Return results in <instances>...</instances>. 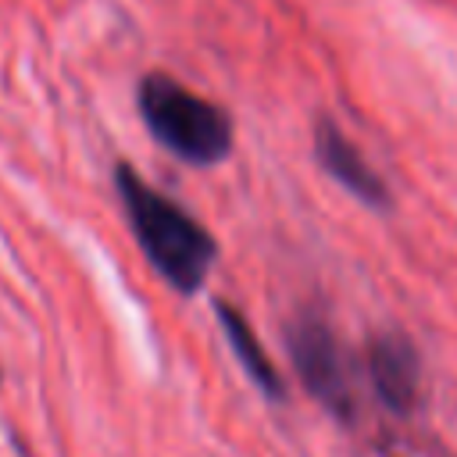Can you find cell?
<instances>
[{
  "label": "cell",
  "mask_w": 457,
  "mask_h": 457,
  "mask_svg": "<svg viewBox=\"0 0 457 457\" xmlns=\"http://www.w3.org/2000/svg\"><path fill=\"white\" fill-rule=\"evenodd\" d=\"M368 375H371L378 400L389 411L403 414L414 407L421 364H418V350L411 346L407 336H396V332L371 336L368 339Z\"/></svg>",
  "instance_id": "obj_4"
},
{
  "label": "cell",
  "mask_w": 457,
  "mask_h": 457,
  "mask_svg": "<svg viewBox=\"0 0 457 457\" xmlns=\"http://www.w3.org/2000/svg\"><path fill=\"white\" fill-rule=\"evenodd\" d=\"M114 186L125 207V218L132 225V236L154 271L179 293H196L214 264L218 243L211 232L171 196L154 189L146 179L136 175L132 164L114 168Z\"/></svg>",
  "instance_id": "obj_1"
},
{
  "label": "cell",
  "mask_w": 457,
  "mask_h": 457,
  "mask_svg": "<svg viewBox=\"0 0 457 457\" xmlns=\"http://www.w3.org/2000/svg\"><path fill=\"white\" fill-rule=\"evenodd\" d=\"M218 321H221V328H225V336H228V343H232L239 364L246 368V375H250L268 396H282L278 371H275V364L268 361V353H264V346L257 343V336L250 332V325L243 321V314H239L236 307H228V303H218Z\"/></svg>",
  "instance_id": "obj_6"
},
{
  "label": "cell",
  "mask_w": 457,
  "mask_h": 457,
  "mask_svg": "<svg viewBox=\"0 0 457 457\" xmlns=\"http://www.w3.org/2000/svg\"><path fill=\"white\" fill-rule=\"evenodd\" d=\"M289 350H293V364L303 386L336 414H350L353 407L350 371H346V361H343V350L332 328L318 314H300L289 325Z\"/></svg>",
  "instance_id": "obj_3"
},
{
  "label": "cell",
  "mask_w": 457,
  "mask_h": 457,
  "mask_svg": "<svg viewBox=\"0 0 457 457\" xmlns=\"http://www.w3.org/2000/svg\"><path fill=\"white\" fill-rule=\"evenodd\" d=\"M314 154L321 161V168L343 182V189H350L361 204L368 207H389V186L378 179V171L361 157V150L328 121L321 118L314 129Z\"/></svg>",
  "instance_id": "obj_5"
},
{
  "label": "cell",
  "mask_w": 457,
  "mask_h": 457,
  "mask_svg": "<svg viewBox=\"0 0 457 457\" xmlns=\"http://www.w3.org/2000/svg\"><path fill=\"white\" fill-rule=\"evenodd\" d=\"M136 107L150 136L186 164L211 168L232 154V118L164 71L139 79Z\"/></svg>",
  "instance_id": "obj_2"
}]
</instances>
